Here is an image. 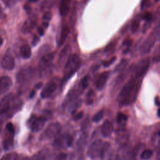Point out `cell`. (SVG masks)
I'll list each match as a JSON object with an SVG mask.
<instances>
[{
	"label": "cell",
	"instance_id": "1",
	"mask_svg": "<svg viewBox=\"0 0 160 160\" xmlns=\"http://www.w3.org/2000/svg\"><path fill=\"white\" fill-rule=\"evenodd\" d=\"M142 78L135 74L134 76L126 83L117 97V101L119 104L128 106L135 101L141 87Z\"/></svg>",
	"mask_w": 160,
	"mask_h": 160
},
{
	"label": "cell",
	"instance_id": "2",
	"mask_svg": "<svg viewBox=\"0 0 160 160\" xmlns=\"http://www.w3.org/2000/svg\"><path fill=\"white\" fill-rule=\"evenodd\" d=\"M80 59L77 54H74L69 56L65 64L62 84L66 82L77 71L80 66Z\"/></svg>",
	"mask_w": 160,
	"mask_h": 160
},
{
	"label": "cell",
	"instance_id": "3",
	"mask_svg": "<svg viewBox=\"0 0 160 160\" xmlns=\"http://www.w3.org/2000/svg\"><path fill=\"white\" fill-rule=\"evenodd\" d=\"M110 144L107 142H103L101 139L96 140L91 143L88 148L87 154L91 159H95L98 157H101L105 149Z\"/></svg>",
	"mask_w": 160,
	"mask_h": 160
},
{
	"label": "cell",
	"instance_id": "4",
	"mask_svg": "<svg viewBox=\"0 0 160 160\" xmlns=\"http://www.w3.org/2000/svg\"><path fill=\"white\" fill-rule=\"evenodd\" d=\"M139 148L122 146L118 151L115 160H136Z\"/></svg>",
	"mask_w": 160,
	"mask_h": 160
},
{
	"label": "cell",
	"instance_id": "5",
	"mask_svg": "<svg viewBox=\"0 0 160 160\" xmlns=\"http://www.w3.org/2000/svg\"><path fill=\"white\" fill-rule=\"evenodd\" d=\"M46 123V118L44 116H32L28 121V125L34 132L41 130Z\"/></svg>",
	"mask_w": 160,
	"mask_h": 160
},
{
	"label": "cell",
	"instance_id": "6",
	"mask_svg": "<svg viewBox=\"0 0 160 160\" xmlns=\"http://www.w3.org/2000/svg\"><path fill=\"white\" fill-rule=\"evenodd\" d=\"M58 87V79L53 78L49 81L42 89L41 92V96L42 98L50 97L56 90Z\"/></svg>",
	"mask_w": 160,
	"mask_h": 160
},
{
	"label": "cell",
	"instance_id": "7",
	"mask_svg": "<svg viewBox=\"0 0 160 160\" xmlns=\"http://www.w3.org/2000/svg\"><path fill=\"white\" fill-rule=\"evenodd\" d=\"M61 130V124L58 122H52L48 125L46 128L44 135L45 138H52L58 136Z\"/></svg>",
	"mask_w": 160,
	"mask_h": 160
},
{
	"label": "cell",
	"instance_id": "8",
	"mask_svg": "<svg viewBox=\"0 0 160 160\" xmlns=\"http://www.w3.org/2000/svg\"><path fill=\"white\" fill-rule=\"evenodd\" d=\"M13 96L12 94H8L4 96L0 101V115L8 112L11 108Z\"/></svg>",
	"mask_w": 160,
	"mask_h": 160
},
{
	"label": "cell",
	"instance_id": "9",
	"mask_svg": "<svg viewBox=\"0 0 160 160\" xmlns=\"http://www.w3.org/2000/svg\"><path fill=\"white\" fill-rule=\"evenodd\" d=\"M129 139V134L124 126L121 127L116 131V141L122 146H125Z\"/></svg>",
	"mask_w": 160,
	"mask_h": 160
},
{
	"label": "cell",
	"instance_id": "10",
	"mask_svg": "<svg viewBox=\"0 0 160 160\" xmlns=\"http://www.w3.org/2000/svg\"><path fill=\"white\" fill-rule=\"evenodd\" d=\"M12 84V79L8 76L0 78V95L6 93Z\"/></svg>",
	"mask_w": 160,
	"mask_h": 160
},
{
	"label": "cell",
	"instance_id": "11",
	"mask_svg": "<svg viewBox=\"0 0 160 160\" xmlns=\"http://www.w3.org/2000/svg\"><path fill=\"white\" fill-rule=\"evenodd\" d=\"M1 66L6 70L13 69L15 66L14 58L9 54L5 55L1 61Z\"/></svg>",
	"mask_w": 160,
	"mask_h": 160
},
{
	"label": "cell",
	"instance_id": "12",
	"mask_svg": "<svg viewBox=\"0 0 160 160\" xmlns=\"http://www.w3.org/2000/svg\"><path fill=\"white\" fill-rule=\"evenodd\" d=\"M109 73L108 71L103 72L98 78L95 82V86L97 89L101 90L105 86L107 80L108 79Z\"/></svg>",
	"mask_w": 160,
	"mask_h": 160
},
{
	"label": "cell",
	"instance_id": "13",
	"mask_svg": "<svg viewBox=\"0 0 160 160\" xmlns=\"http://www.w3.org/2000/svg\"><path fill=\"white\" fill-rule=\"evenodd\" d=\"M113 125L109 120H106L101 126V134L104 137H109L112 132Z\"/></svg>",
	"mask_w": 160,
	"mask_h": 160
},
{
	"label": "cell",
	"instance_id": "14",
	"mask_svg": "<svg viewBox=\"0 0 160 160\" xmlns=\"http://www.w3.org/2000/svg\"><path fill=\"white\" fill-rule=\"evenodd\" d=\"M70 47L69 45L66 46L61 51L59 57V59H58V62L60 64H62L65 62V64L66 63L67 61L68 60L69 58V52H70Z\"/></svg>",
	"mask_w": 160,
	"mask_h": 160
},
{
	"label": "cell",
	"instance_id": "15",
	"mask_svg": "<svg viewBox=\"0 0 160 160\" xmlns=\"http://www.w3.org/2000/svg\"><path fill=\"white\" fill-rule=\"evenodd\" d=\"M71 0H61L59 4V13L61 16H66L69 11Z\"/></svg>",
	"mask_w": 160,
	"mask_h": 160
},
{
	"label": "cell",
	"instance_id": "16",
	"mask_svg": "<svg viewBox=\"0 0 160 160\" xmlns=\"http://www.w3.org/2000/svg\"><path fill=\"white\" fill-rule=\"evenodd\" d=\"M31 76V71L29 69H21L17 75V81L19 82H24L29 79Z\"/></svg>",
	"mask_w": 160,
	"mask_h": 160
},
{
	"label": "cell",
	"instance_id": "17",
	"mask_svg": "<svg viewBox=\"0 0 160 160\" xmlns=\"http://www.w3.org/2000/svg\"><path fill=\"white\" fill-rule=\"evenodd\" d=\"M20 54L24 59H28L31 56V47L27 44H23L20 47Z\"/></svg>",
	"mask_w": 160,
	"mask_h": 160
},
{
	"label": "cell",
	"instance_id": "18",
	"mask_svg": "<svg viewBox=\"0 0 160 160\" xmlns=\"http://www.w3.org/2000/svg\"><path fill=\"white\" fill-rule=\"evenodd\" d=\"M54 53H48V54L44 55L41 58V59L39 62L40 66L41 68H43L45 66L49 64L52 61V59H54Z\"/></svg>",
	"mask_w": 160,
	"mask_h": 160
},
{
	"label": "cell",
	"instance_id": "19",
	"mask_svg": "<svg viewBox=\"0 0 160 160\" xmlns=\"http://www.w3.org/2000/svg\"><path fill=\"white\" fill-rule=\"evenodd\" d=\"M68 33H69V29L68 28L66 27V26H64L62 28V30H61V36H60V38H59V45L61 46L62 45L64 42L66 41V38L68 37Z\"/></svg>",
	"mask_w": 160,
	"mask_h": 160
},
{
	"label": "cell",
	"instance_id": "20",
	"mask_svg": "<svg viewBox=\"0 0 160 160\" xmlns=\"http://www.w3.org/2000/svg\"><path fill=\"white\" fill-rule=\"evenodd\" d=\"M9 134V136L6 137L3 142V145H4V148L6 149H9L10 148H11L13 144V134Z\"/></svg>",
	"mask_w": 160,
	"mask_h": 160
},
{
	"label": "cell",
	"instance_id": "21",
	"mask_svg": "<svg viewBox=\"0 0 160 160\" xmlns=\"http://www.w3.org/2000/svg\"><path fill=\"white\" fill-rule=\"evenodd\" d=\"M127 120H128V117L126 114H124L122 112H118L117 114L116 121L119 124L124 126V125L126 123V122L127 121Z\"/></svg>",
	"mask_w": 160,
	"mask_h": 160
},
{
	"label": "cell",
	"instance_id": "22",
	"mask_svg": "<svg viewBox=\"0 0 160 160\" xmlns=\"http://www.w3.org/2000/svg\"><path fill=\"white\" fill-rule=\"evenodd\" d=\"M153 154V151L151 149H145L144 150L141 154V158L143 160H147L149 159Z\"/></svg>",
	"mask_w": 160,
	"mask_h": 160
},
{
	"label": "cell",
	"instance_id": "23",
	"mask_svg": "<svg viewBox=\"0 0 160 160\" xmlns=\"http://www.w3.org/2000/svg\"><path fill=\"white\" fill-rule=\"evenodd\" d=\"M18 155L16 153L11 152L4 155L0 160H17Z\"/></svg>",
	"mask_w": 160,
	"mask_h": 160
},
{
	"label": "cell",
	"instance_id": "24",
	"mask_svg": "<svg viewBox=\"0 0 160 160\" xmlns=\"http://www.w3.org/2000/svg\"><path fill=\"white\" fill-rule=\"evenodd\" d=\"M103 116L104 111L102 110H101L95 114V115L92 118V121L95 122H98L101 120V119L103 118Z\"/></svg>",
	"mask_w": 160,
	"mask_h": 160
},
{
	"label": "cell",
	"instance_id": "25",
	"mask_svg": "<svg viewBox=\"0 0 160 160\" xmlns=\"http://www.w3.org/2000/svg\"><path fill=\"white\" fill-rule=\"evenodd\" d=\"M89 76H85L81 81V86L82 89H85L89 84Z\"/></svg>",
	"mask_w": 160,
	"mask_h": 160
},
{
	"label": "cell",
	"instance_id": "26",
	"mask_svg": "<svg viewBox=\"0 0 160 160\" xmlns=\"http://www.w3.org/2000/svg\"><path fill=\"white\" fill-rule=\"evenodd\" d=\"M139 21L138 20H134L132 22V24L131 26V30L132 32H133V33L136 32L139 28Z\"/></svg>",
	"mask_w": 160,
	"mask_h": 160
},
{
	"label": "cell",
	"instance_id": "27",
	"mask_svg": "<svg viewBox=\"0 0 160 160\" xmlns=\"http://www.w3.org/2000/svg\"><path fill=\"white\" fill-rule=\"evenodd\" d=\"M93 95H94V92L92 90H90L87 93V95H86V98H87V99H86V104H91L92 103L93 99L92 98Z\"/></svg>",
	"mask_w": 160,
	"mask_h": 160
},
{
	"label": "cell",
	"instance_id": "28",
	"mask_svg": "<svg viewBox=\"0 0 160 160\" xmlns=\"http://www.w3.org/2000/svg\"><path fill=\"white\" fill-rule=\"evenodd\" d=\"M153 61L154 62L160 61V46H159L154 52Z\"/></svg>",
	"mask_w": 160,
	"mask_h": 160
},
{
	"label": "cell",
	"instance_id": "29",
	"mask_svg": "<svg viewBox=\"0 0 160 160\" xmlns=\"http://www.w3.org/2000/svg\"><path fill=\"white\" fill-rule=\"evenodd\" d=\"M6 131H7L8 133L12 134H14V126H13V125H12V124L11 122H8V123H7L6 126Z\"/></svg>",
	"mask_w": 160,
	"mask_h": 160
},
{
	"label": "cell",
	"instance_id": "30",
	"mask_svg": "<svg viewBox=\"0 0 160 160\" xmlns=\"http://www.w3.org/2000/svg\"><path fill=\"white\" fill-rule=\"evenodd\" d=\"M127 64V61L126 60H122L120 63L116 67V69H115V71H119L120 70H121L123 68H124Z\"/></svg>",
	"mask_w": 160,
	"mask_h": 160
},
{
	"label": "cell",
	"instance_id": "31",
	"mask_svg": "<svg viewBox=\"0 0 160 160\" xmlns=\"http://www.w3.org/2000/svg\"><path fill=\"white\" fill-rule=\"evenodd\" d=\"M116 59V56H114L112 58H111L110 59L108 60V61H105L103 62V66L104 67H108L111 64H112Z\"/></svg>",
	"mask_w": 160,
	"mask_h": 160
},
{
	"label": "cell",
	"instance_id": "32",
	"mask_svg": "<svg viewBox=\"0 0 160 160\" xmlns=\"http://www.w3.org/2000/svg\"><path fill=\"white\" fill-rule=\"evenodd\" d=\"M151 6V0H142L141 3V9L148 8Z\"/></svg>",
	"mask_w": 160,
	"mask_h": 160
},
{
	"label": "cell",
	"instance_id": "33",
	"mask_svg": "<svg viewBox=\"0 0 160 160\" xmlns=\"http://www.w3.org/2000/svg\"><path fill=\"white\" fill-rule=\"evenodd\" d=\"M152 18V14L150 12H147L144 13L142 16V19L146 21H150Z\"/></svg>",
	"mask_w": 160,
	"mask_h": 160
},
{
	"label": "cell",
	"instance_id": "34",
	"mask_svg": "<svg viewBox=\"0 0 160 160\" xmlns=\"http://www.w3.org/2000/svg\"><path fill=\"white\" fill-rule=\"evenodd\" d=\"M67 154L65 153L59 154L56 158V160H66Z\"/></svg>",
	"mask_w": 160,
	"mask_h": 160
},
{
	"label": "cell",
	"instance_id": "35",
	"mask_svg": "<svg viewBox=\"0 0 160 160\" xmlns=\"http://www.w3.org/2000/svg\"><path fill=\"white\" fill-rule=\"evenodd\" d=\"M156 159L160 160V142L156 146Z\"/></svg>",
	"mask_w": 160,
	"mask_h": 160
},
{
	"label": "cell",
	"instance_id": "36",
	"mask_svg": "<svg viewBox=\"0 0 160 160\" xmlns=\"http://www.w3.org/2000/svg\"><path fill=\"white\" fill-rule=\"evenodd\" d=\"M51 13H49V12H47V13H46L44 15V16H43V19H44V20H46V22H48V21H49L50 19H51Z\"/></svg>",
	"mask_w": 160,
	"mask_h": 160
},
{
	"label": "cell",
	"instance_id": "37",
	"mask_svg": "<svg viewBox=\"0 0 160 160\" xmlns=\"http://www.w3.org/2000/svg\"><path fill=\"white\" fill-rule=\"evenodd\" d=\"M29 22H30V27L32 28V25H33V22H32L31 20H29ZM27 24H28V22H26L24 23V26H23V28L24 29V31H26L28 29H29V25H27Z\"/></svg>",
	"mask_w": 160,
	"mask_h": 160
},
{
	"label": "cell",
	"instance_id": "38",
	"mask_svg": "<svg viewBox=\"0 0 160 160\" xmlns=\"http://www.w3.org/2000/svg\"><path fill=\"white\" fill-rule=\"evenodd\" d=\"M123 44L129 47L132 44V40L131 39H126L124 42H123Z\"/></svg>",
	"mask_w": 160,
	"mask_h": 160
},
{
	"label": "cell",
	"instance_id": "39",
	"mask_svg": "<svg viewBox=\"0 0 160 160\" xmlns=\"http://www.w3.org/2000/svg\"><path fill=\"white\" fill-rule=\"evenodd\" d=\"M39 38H38L37 36H34V38H33V39H32V45H33V46L36 45V44H38V42H39Z\"/></svg>",
	"mask_w": 160,
	"mask_h": 160
},
{
	"label": "cell",
	"instance_id": "40",
	"mask_svg": "<svg viewBox=\"0 0 160 160\" xmlns=\"http://www.w3.org/2000/svg\"><path fill=\"white\" fill-rule=\"evenodd\" d=\"M82 116H83V112H78L75 116H74V119H81L82 117Z\"/></svg>",
	"mask_w": 160,
	"mask_h": 160
},
{
	"label": "cell",
	"instance_id": "41",
	"mask_svg": "<svg viewBox=\"0 0 160 160\" xmlns=\"http://www.w3.org/2000/svg\"><path fill=\"white\" fill-rule=\"evenodd\" d=\"M18 0H4V2L9 6L14 4V2H16Z\"/></svg>",
	"mask_w": 160,
	"mask_h": 160
},
{
	"label": "cell",
	"instance_id": "42",
	"mask_svg": "<svg viewBox=\"0 0 160 160\" xmlns=\"http://www.w3.org/2000/svg\"><path fill=\"white\" fill-rule=\"evenodd\" d=\"M38 31H39V33L41 36H42L44 34V30L42 28H38Z\"/></svg>",
	"mask_w": 160,
	"mask_h": 160
},
{
	"label": "cell",
	"instance_id": "43",
	"mask_svg": "<svg viewBox=\"0 0 160 160\" xmlns=\"http://www.w3.org/2000/svg\"><path fill=\"white\" fill-rule=\"evenodd\" d=\"M155 102H156V104L157 106H159V105H160V101H159V97H156V98H155Z\"/></svg>",
	"mask_w": 160,
	"mask_h": 160
},
{
	"label": "cell",
	"instance_id": "44",
	"mask_svg": "<svg viewBox=\"0 0 160 160\" xmlns=\"http://www.w3.org/2000/svg\"><path fill=\"white\" fill-rule=\"evenodd\" d=\"M41 86H42V82H38V84H36L35 88H36V89H39Z\"/></svg>",
	"mask_w": 160,
	"mask_h": 160
},
{
	"label": "cell",
	"instance_id": "45",
	"mask_svg": "<svg viewBox=\"0 0 160 160\" xmlns=\"http://www.w3.org/2000/svg\"><path fill=\"white\" fill-rule=\"evenodd\" d=\"M157 114H158V116L159 117H160V107L159 108V109H158V110Z\"/></svg>",
	"mask_w": 160,
	"mask_h": 160
},
{
	"label": "cell",
	"instance_id": "46",
	"mask_svg": "<svg viewBox=\"0 0 160 160\" xmlns=\"http://www.w3.org/2000/svg\"><path fill=\"white\" fill-rule=\"evenodd\" d=\"M2 42H3V40H2V38L0 36V46L2 44Z\"/></svg>",
	"mask_w": 160,
	"mask_h": 160
},
{
	"label": "cell",
	"instance_id": "47",
	"mask_svg": "<svg viewBox=\"0 0 160 160\" xmlns=\"http://www.w3.org/2000/svg\"><path fill=\"white\" fill-rule=\"evenodd\" d=\"M29 1H31V2H36V1H38V0H29Z\"/></svg>",
	"mask_w": 160,
	"mask_h": 160
},
{
	"label": "cell",
	"instance_id": "48",
	"mask_svg": "<svg viewBox=\"0 0 160 160\" xmlns=\"http://www.w3.org/2000/svg\"><path fill=\"white\" fill-rule=\"evenodd\" d=\"M1 13H2V9H1V6H0V16H1Z\"/></svg>",
	"mask_w": 160,
	"mask_h": 160
},
{
	"label": "cell",
	"instance_id": "49",
	"mask_svg": "<svg viewBox=\"0 0 160 160\" xmlns=\"http://www.w3.org/2000/svg\"><path fill=\"white\" fill-rule=\"evenodd\" d=\"M159 1V0H155V1Z\"/></svg>",
	"mask_w": 160,
	"mask_h": 160
}]
</instances>
